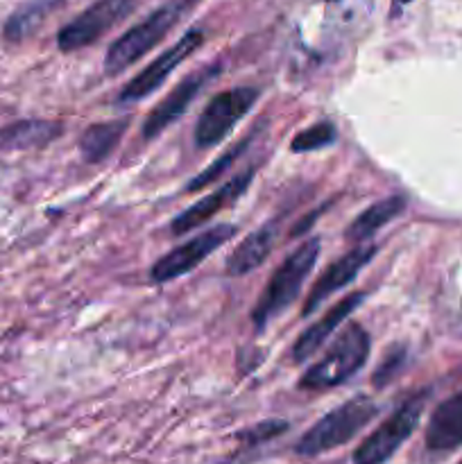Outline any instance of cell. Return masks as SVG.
<instances>
[{
    "mask_svg": "<svg viewBox=\"0 0 462 464\" xmlns=\"http://www.w3.org/2000/svg\"><path fill=\"white\" fill-rule=\"evenodd\" d=\"M202 44H204V32L199 30V27H193V30L186 32L175 45L163 50L154 62H149L139 75H134L125 86H122V91L118 93V102L131 104L148 98V95L154 93V91H157L168 77H170V72L175 71L177 66H181V63H184L186 59H188Z\"/></svg>",
    "mask_w": 462,
    "mask_h": 464,
    "instance_id": "obj_9",
    "label": "cell"
},
{
    "mask_svg": "<svg viewBox=\"0 0 462 464\" xmlns=\"http://www.w3.org/2000/svg\"><path fill=\"white\" fill-rule=\"evenodd\" d=\"M335 140H338V130L333 127V122L322 121L311 125L308 130L299 131L293 143H290V150L293 152H315V150L329 148Z\"/></svg>",
    "mask_w": 462,
    "mask_h": 464,
    "instance_id": "obj_21",
    "label": "cell"
},
{
    "mask_svg": "<svg viewBox=\"0 0 462 464\" xmlns=\"http://www.w3.org/2000/svg\"><path fill=\"white\" fill-rule=\"evenodd\" d=\"M62 0H30L23 7H18L12 16L7 18L3 27V36L12 44L27 39L30 34H34L39 30L41 23L50 16V12L57 9V5Z\"/></svg>",
    "mask_w": 462,
    "mask_h": 464,
    "instance_id": "obj_19",
    "label": "cell"
},
{
    "mask_svg": "<svg viewBox=\"0 0 462 464\" xmlns=\"http://www.w3.org/2000/svg\"><path fill=\"white\" fill-rule=\"evenodd\" d=\"M238 234V227L229 225H216L211 229L202 231L195 238L186 240V243L177 245L175 249H170L168 254H163L157 263L149 270V279L152 284H168V281H175L179 276L193 272L199 263L207 261L216 249H220L222 245L229 243L234 236Z\"/></svg>",
    "mask_w": 462,
    "mask_h": 464,
    "instance_id": "obj_7",
    "label": "cell"
},
{
    "mask_svg": "<svg viewBox=\"0 0 462 464\" xmlns=\"http://www.w3.org/2000/svg\"><path fill=\"white\" fill-rule=\"evenodd\" d=\"M322 240L317 236L303 240L297 249H294L290 256H285L281 261V266L272 272L270 281L263 288L261 297H258L256 306L252 311V322L254 329L261 334L265 331V326L270 324L274 317H279L281 313L288 311L294 304V299L302 293L303 284L311 276L313 267H315L317 256H320Z\"/></svg>",
    "mask_w": 462,
    "mask_h": 464,
    "instance_id": "obj_2",
    "label": "cell"
},
{
    "mask_svg": "<svg viewBox=\"0 0 462 464\" xmlns=\"http://www.w3.org/2000/svg\"><path fill=\"white\" fill-rule=\"evenodd\" d=\"M367 293H351L347 297L340 299L335 306H331L329 311L322 315V320H317L315 324L308 326L302 335L297 338L293 347V362H306L308 358L315 356L322 347L326 344V340L340 329V326L347 322V317L365 302Z\"/></svg>",
    "mask_w": 462,
    "mask_h": 464,
    "instance_id": "obj_13",
    "label": "cell"
},
{
    "mask_svg": "<svg viewBox=\"0 0 462 464\" xmlns=\"http://www.w3.org/2000/svg\"><path fill=\"white\" fill-rule=\"evenodd\" d=\"M258 98H261V91L254 86H236V89L213 95L195 125V145L199 150L220 145L234 131V127L252 111Z\"/></svg>",
    "mask_w": 462,
    "mask_h": 464,
    "instance_id": "obj_6",
    "label": "cell"
},
{
    "mask_svg": "<svg viewBox=\"0 0 462 464\" xmlns=\"http://www.w3.org/2000/svg\"><path fill=\"white\" fill-rule=\"evenodd\" d=\"M197 0H170L163 7L154 9L149 16H145L139 25L130 27L122 36H118L107 50L104 57V71L107 75H118L131 63L139 62L140 57L149 53L154 45L161 44L168 36V32L181 21L186 12H188Z\"/></svg>",
    "mask_w": 462,
    "mask_h": 464,
    "instance_id": "obj_4",
    "label": "cell"
},
{
    "mask_svg": "<svg viewBox=\"0 0 462 464\" xmlns=\"http://www.w3.org/2000/svg\"><path fill=\"white\" fill-rule=\"evenodd\" d=\"M370 349L371 340L365 326L358 322H347L322 353L320 361H315L303 372L299 388L306 392H324V390L344 385L365 367Z\"/></svg>",
    "mask_w": 462,
    "mask_h": 464,
    "instance_id": "obj_1",
    "label": "cell"
},
{
    "mask_svg": "<svg viewBox=\"0 0 462 464\" xmlns=\"http://www.w3.org/2000/svg\"><path fill=\"white\" fill-rule=\"evenodd\" d=\"M424 447L428 453L444 456L462 447V392L444 399L426 426Z\"/></svg>",
    "mask_w": 462,
    "mask_h": 464,
    "instance_id": "obj_14",
    "label": "cell"
},
{
    "mask_svg": "<svg viewBox=\"0 0 462 464\" xmlns=\"http://www.w3.org/2000/svg\"><path fill=\"white\" fill-rule=\"evenodd\" d=\"M288 430V421L284 420H267V421H261V424L252 426V429H245L240 430L236 438L240 440V442L249 444V447H256V444H263V442H270V440L279 438L281 433H285Z\"/></svg>",
    "mask_w": 462,
    "mask_h": 464,
    "instance_id": "obj_22",
    "label": "cell"
},
{
    "mask_svg": "<svg viewBox=\"0 0 462 464\" xmlns=\"http://www.w3.org/2000/svg\"><path fill=\"white\" fill-rule=\"evenodd\" d=\"M379 411V403L367 394H358V397L340 403L299 438V442L294 444V453L302 458H315L344 447L376 420Z\"/></svg>",
    "mask_w": 462,
    "mask_h": 464,
    "instance_id": "obj_3",
    "label": "cell"
},
{
    "mask_svg": "<svg viewBox=\"0 0 462 464\" xmlns=\"http://www.w3.org/2000/svg\"><path fill=\"white\" fill-rule=\"evenodd\" d=\"M276 245V227L265 225L261 229H256L254 234H249L238 247L231 252V256L226 258V275L229 276H245L249 272L258 270L263 263L270 258L272 249Z\"/></svg>",
    "mask_w": 462,
    "mask_h": 464,
    "instance_id": "obj_15",
    "label": "cell"
},
{
    "mask_svg": "<svg viewBox=\"0 0 462 464\" xmlns=\"http://www.w3.org/2000/svg\"><path fill=\"white\" fill-rule=\"evenodd\" d=\"M261 127H263V122H258V127L252 131V134L243 136V139H240L238 143L234 145V148L226 150V152L222 154V157H217L216 161L211 163V166L204 168V170L199 172V175H195L193 179H190L188 184H186V190H188V193H193V190H202V188H207L208 184H213V181L220 179V177L225 175V172L229 170L231 166H234L236 159H238L240 154H243L245 150H247L249 145L254 143V139H256V134H258V131H261Z\"/></svg>",
    "mask_w": 462,
    "mask_h": 464,
    "instance_id": "obj_20",
    "label": "cell"
},
{
    "mask_svg": "<svg viewBox=\"0 0 462 464\" xmlns=\"http://www.w3.org/2000/svg\"><path fill=\"white\" fill-rule=\"evenodd\" d=\"M426 401H428V390L408 397L399 408H394L392 415L385 417L353 451V464H385L399 449L403 447L408 438L415 433L424 415Z\"/></svg>",
    "mask_w": 462,
    "mask_h": 464,
    "instance_id": "obj_5",
    "label": "cell"
},
{
    "mask_svg": "<svg viewBox=\"0 0 462 464\" xmlns=\"http://www.w3.org/2000/svg\"><path fill=\"white\" fill-rule=\"evenodd\" d=\"M130 127V118L109 122H95L86 127L80 136V154L86 163H100L116 150L118 140Z\"/></svg>",
    "mask_w": 462,
    "mask_h": 464,
    "instance_id": "obj_17",
    "label": "cell"
},
{
    "mask_svg": "<svg viewBox=\"0 0 462 464\" xmlns=\"http://www.w3.org/2000/svg\"><path fill=\"white\" fill-rule=\"evenodd\" d=\"M399 3H410V0H399Z\"/></svg>",
    "mask_w": 462,
    "mask_h": 464,
    "instance_id": "obj_24",
    "label": "cell"
},
{
    "mask_svg": "<svg viewBox=\"0 0 462 464\" xmlns=\"http://www.w3.org/2000/svg\"><path fill=\"white\" fill-rule=\"evenodd\" d=\"M254 175H256V170H254V168H247V170H243L240 175H236L234 179L225 181V184H222L217 190H213L211 195L197 199L193 207H188L186 211H181L179 216L170 222V234L172 236L190 234L193 229L202 227L204 222L211 220L213 216H217L222 208H226V207H231V204L238 202V199L245 195V190L252 186Z\"/></svg>",
    "mask_w": 462,
    "mask_h": 464,
    "instance_id": "obj_12",
    "label": "cell"
},
{
    "mask_svg": "<svg viewBox=\"0 0 462 464\" xmlns=\"http://www.w3.org/2000/svg\"><path fill=\"white\" fill-rule=\"evenodd\" d=\"M220 75V63H211V66L202 68V71L193 72V75L184 77L152 111L148 113L143 122V140H152L157 139L159 134L168 130L177 118H181L186 113V109L190 107L195 98L202 93L204 86L208 84L211 80Z\"/></svg>",
    "mask_w": 462,
    "mask_h": 464,
    "instance_id": "obj_10",
    "label": "cell"
},
{
    "mask_svg": "<svg viewBox=\"0 0 462 464\" xmlns=\"http://www.w3.org/2000/svg\"><path fill=\"white\" fill-rule=\"evenodd\" d=\"M62 134V125L50 121H18L0 131V145L7 150H30L48 145Z\"/></svg>",
    "mask_w": 462,
    "mask_h": 464,
    "instance_id": "obj_18",
    "label": "cell"
},
{
    "mask_svg": "<svg viewBox=\"0 0 462 464\" xmlns=\"http://www.w3.org/2000/svg\"><path fill=\"white\" fill-rule=\"evenodd\" d=\"M406 207L408 202L403 195H390V198L371 204L370 208H365V211L347 227L344 238H347L349 243L356 245L365 243V240H370L376 231L383 229V227L390 225L392 220H397V218L406 211Z\"/></svg>",
    "mask_w": 462,
    "mask_h": 464,
    "instance_id": "obj_16",
    "label": "cell"
},
{
    "mask_svg": "<svg viewBox=\"0 0 462 464\" xmlns=\"http://www.w3.org/2000/svg\"><path fill=\"white\" fill-rule=\"evenodd\" d=\"M457 464H462V460H460V462H457Z\"/></svg>",
    "mask_w": 462,
    "mask_h": 464,
    "instance_id": "obj_25",
    "label": "cell"
},
{
    "mask_svg": "<svg viewBox=\"0 0 462 464\" xmlns=\"http://www.w3.org/2000/svg\"><path fill=\"white\" fill-rule=\"evenodd\" d=\"M403 365H406V349L403 347L390 349V352L383 356V361H380L379 370H376L374 376H371V383H374L376 388H385L388 383H392L394 376L401 372Z\"/></svg>",
    "mask_w": 462,
    "mask_h": 464,
    "instance_id": "obj_23",
    "label": "cell"
},
{
    "mask_svg": "<svg viewBox=\"0 0 462 464\" xmlns=\"http://www.w3.org/2000/svg\"><path fill=\"white\" fill-rule=\"evenodd\" d=\"M379 254V245H356L351 252L344 254L342 258L331 263L324 270V275L313 284L311 293L303 299L302 317H308L311 313H315L331 295H335L338 290L347 288L353 279L362 272V267L370 266L371 258Z\"/></svg>",
    "mask_w": 462,
    "mask_h": 464,
    "instance_id": "obj_11",
    "label": "cell"
},
{
    "mask_svg": "<svg viewBox=\"0 0 462 464\" xmlns=\"http://www.w3.org/2000/svg\"><path fill=\"white\" fill-rule=\"evenodd\" d=\"M136 5H139V0H98L59 30V50L75 53V50L95 44L100 36L116 27L122 18L130 16Z\"/></svg>",
    "mask_w": 462,
    "mask_h": 464,
    "instance_id": "obj_8",
    "label": "cell"
}]
</instances>
